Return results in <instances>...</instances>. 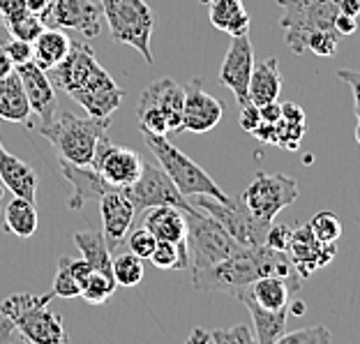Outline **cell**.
I'll return each instance as SVG.
<instances>
[{
  "instance_id": "1",
  "label": "cell",
  "mask_w": 360,
  "mask_h": 344,
  "mask_svg": "<svg viewBox=\"0 0 360 344\" xmlns=\"http://www.w3.org/2000/svg\"><path fill=\"white\" fill-rule=\"evenodd\" d=\"M53 293H12L0 302V312L10 319L14 331L26 342L32 344H63L68 342L63 317L53 310H49Z\"/></svg>"
},
{
  "instance_id": "2",
  "label": "cell",
  "mask_w": 360,
  "mask_h": 344,
  "mask_svg": "<svg viewBox=\"0 0 360 344\" xmlns=\"http://www.w3.org/2000/svg\"><path fill=\"white\" fill-rule=\"evenodd\" d=\"M111 118H95V116H77V113L65 111L51 122H44L39 127L49 144L53 146L60 160H68L72 165L86 167L93 162L97 144L109 132Z\"/></svg>"
},
{
  "instance_id": "3",
  "label": "cell",
  "mask_w": 360,
  "mask_h": 344,
  "mask_svg": "<svg viewBox=\"0 0 360 344\" xmlns=\"http://www.w3.org/2000/svg\"><path fill=\"white\" fill-rule=\"evenodd\" d=\"M141 134H143L146 146H148L150 153L155 155V160L160 162V167L167 171L169 178L174 180L183 196L206 194L219 201H224L229 196L194 160L187 158L183 151H178L176 146L169 141V136L150 134V132H141Z\"/></svg>"
},
{
  "instance_id": "4",
  "label": "cell",
  "mask_w": 360,
  "mask_h": 344,
  "mask_svg": "<svg viewBox=\"0 0 360 344\" xmlns=\"http://www.w3.org/2000/svg\"><path fill=\"white\" fill-rule=\"evenodd\" d=\"M282 7L280 26L291 53L307 51V37L316 30H335L340 0H277Z\"/></svg>"
},
{
  "instance_id": "5",
  "label": "cell",
  "mask_w": 360,
  "mask_h": 344,
  "mask_svg": "<svg viewBox=\"0 0 360 344\" xmlns=\"http://www.w3.org/2000/svg\"><path fill=\"white\" fill-rule=\"evenodd\" d=\"M183 102L185 88L176 84L174 79L162 77L153 81L141 93L136 106V118L141 132L169 136L171 132H180L183 120Z\"/></svg>"
},
{
  "instance_id": "6",
  "label": "cell",
  "mask_w": 360,
  "mask_h": 344,
  "mask_svg": "<svg viewBox=\"0 0 360 344\" xmlns=\"http://www.w3.org/2000/svg\"><path fill=\"white\" fill-rule=\"evenodd\" d=\"M100 5L111 37L120 44L136 49L143 60L153 65L150 37L155 30V14L148 3L146 0H102Z\"/></svg>"
},
{
  "instance_id": "7",
  "label": "cell",
  "mask_w": 360,
  "mask_h": 344,
  "mask_svg": "<svg viewBox=\"0 0 360 344\" xmlns=\"http://www.w3.org/2000/svg\"><path fill=\"white\" fill-rule=\"evenodd\" d=\"M185 219H187L185 243H187V252H190L192 273H199V270L215 266L229 255H233L236 250L243 248L212 215H203V212L190 206L185 210Z\"/></svg>"
},
{
  "instance_id": "8",
  "label": "cell",
  "mask_w": 360,
  "mask_h": 344,
  "mask_svg": "<svg viewBox=\"0 0 360 344\" xmlns=\"http://www.w3.org/2000/svg\"><path fill=\"white\" fill-rule=\"evenodd\" d=\"M259 277H264L259 248H240L233 255L219 261V264L199 270V273H192V284L194 289L206 293H231V296H238L243 289H248Z\"/></svg>"
},
{
  "instance_id": "9",
  "label": "cell",
  "mask_w": 360,
  "mask_h": 344,
  "mask_svg": "<svg viewBox=\"0 0 360 344\" xmlns=\"http://www.w3.org/2000/svg\"><path fill=\"white\" fill-rule=\"evenodd\" d=\"M196 208L206 210L208 215H212L222 224L231 238L243 245V248H259V245H266L268 238V229L273 222H264L259 219L255 212L248 208V203L243 201V196H226L224 201L212 199L206 194H196L192 196Z\"/></svg>"
},
{
  "instance_id": "10",
  "label": "cell",
  "mask_w": 360,
  "mask_h": 344,
  "mask_svg": "<svg viewBox=\"0 0 360 344\" xmlns=\"http://www.w3.org/2000/svg\"><path fill=\"white\" fill-rule=\"evenodd\" d=\"M300 187L291 176L284 174H264L259 171L250 187L240 196L248 208L264 222H275L280 212L298 199Z\"/></svg>"
},
{
  "instance_id": "11",
  "label": "cell",
  "mask_w": 360,
  "mask_h": 344,
  "mask_svg": "<svg viewBox=\"0 0 360 344\" xmlns=\"http://www.w3.org/2000/svg\"><path fill=\"white\" fill-rule=\"evenodd\" d=\"M122 192L132 201L136 212H143L153 206H176L183 210L190 208L187 196L180 194V190L176 187L174 180L169 178L167 171L158 165H153V162H143L141 176Z\"/></svg>"
},
{
  "instance_id": "12",
  "label": "cell",
  "mask_w": 360,
  "mask_h": 344,
  "mask_svg": "<svg viewBox=\"0 0 360 344\" xmlns=\"http://www.w3.org/2000/svg\"><path fill=\"white\" fill-rule=\"evenodd\" d=\"M90 167H93L113 190H125V187H129L141 176L143 158L132 148H125V146L109 141V136L104 134L100 139V144H97L95 158L90 162Z\"/></svg>"
},
{
  "instance_id": "13",
  "label": "cell",
  "mask_w": 360,
  "mask_h": 344,
  "mask_svg": "<svg viewBox=\"0 0 360 344\" xmlns=\"http://www.w3.org/2000/svg\"><path fill=\"white\" fill-rule=\"evenodd\" d=\"M70 97L84 106L88 111V116L111 118V113L120 106L125 93H122V88L113 81L109 72L97 63L95 68L90 70V75L72 90Z\"/></svg>"
},
{
  "instance_id": "14",
  "label": "cell",
  "mask_w": 360,
  "mask_h": 344,
  "mask_svg": "<svg viewBox=\"0 0 360 344\" xmlns=\"http://www.w3.org/2000/svg\"><path fill=\"white\" fill-rule=\"evenodd\" d=\"M42 21L51 28L79 30L86 37H97L102 32V5H97V0H53Z\"/></svg>"
},
{
  "instance_id": "15",
  "label": "cell",
  "mask_w": 360,
  "mask_h": 344,
  "mask_svg": "<svg viewBox=\"0 0 360 344\" xmlns=\"http://www.w3.org/2000/svg\"><path fill=\"white\" fill-rule=\"evenodd\" d=\"M252 70H255V49H252L250 32L248 35H236L224 56L222 68H219V84L236 95L238 106L250 102L248 86H250Z\"/></svg>"
},
{
  "instance_id": "16",
  "label": "cell",
  "mask_w": 360,
  "mask_h": 344,
  "mask_svg": "<svg viewBox=\"0 0 360 344\" xmlns=\"http://www.w3.org/2000/svg\"><path fill=\"white\" fill-rule=\"evenodd\" d=\"M222 113H224L222 102L203 90L201 79H192L185 88L180 132H194V134L210 132V129H215L219 125Z\"/></svg>"
},
{
  "instance_id": "17",
  "label": "cell",
  "mask_w": 360,
  "mask_h": 344,
  "mask_svg": "<svg viewBox=\"0 0 360 344\" xmlns=\"http://www.w3.org/2000/svg\"><path fill=\"white\" fill-rule=\"evenodd\" d=\"M286 255L293 261L298 275L305 280L314 273V270L323 268L326 264H330L338 255V245L335 243H321L312 234V229L307 224H302L298 229H291V238L286 245Z\"/></svg>"
},
{
  "instance_id": "18",
  "label": "cell",
  "mask_w": 360,
  "mask_h": 344,
  "mask_svg": "<svg viewBox=\"0 0 360 344\" xmlns=\"http://www.w3.org/2000/svg\"><path fill=\"white\" fill-rule=\"evenodd\" d=\"M100 215H102V234L109 250H118L125 243L129 229H132L136 210L132 201L122 190H109L100 196Z\"/></svg>"
},
{
  "instance_id": "19",
  "label": "cell",
  "mask_w": 360,
  "mask_h": 344,
  "mask_svg": "<svg viewBox=\"0 0 360 344\" xmlns=\"http://www.w3.org/2000/svg\"><path fill=\"white\" fill-rule=\"evenodd\" d=\"M16 75H19L23 90H26V97H28V104L32 113H37L39 120L44 122H51L53 120V113H56V86L51 84L46 72L39 68L35 60L30 63H23L16 68Z\"/></svg>"
},
{
  "instance_id": "20",
  "label": "cell",
  "mask_w": 360,
  "mask_h": 344,
  "mask_svg": "<svg viewBox=\"0 0 360 344\" xmlns=\"http://www.w3.org/2000/svg\"><path fill=\"white\" fill-rule=\"evenodd\" d=\"M60 171H63L65 180L75 187V192H72L70 201H68V206L72 210H81L88 201H100V196L104 192L113 190V187L106 183V180L90 165L79 167V165H72L68 160H60Z\"/></svg>"
},
{
  "instance_id": "21",
  "label": "cell",
  "mask_w": 360,
  "mask_h": 344,
  "mask_svg": "<svg viewBox=\"0 0 360 344\" xmlns=\"http://www.w3.org/2000/svg\"><path fill=\"white\" fill-rule=\"evenodd\" d=\"M236 298L243 300L245 307L250 310L252 324H255V340L259 344H277V340L286 333V317H289V307L266 310V307H261L245 289Z\"/></svg>"
},
{
  "instance_id": "22",
  "label": "cell",
  "mask_w": 360,
  "mask_h": 344,
  "mask_svg": "<svg viewBox=\"0 0 360 344\" xmlns=\"http://www.w3.org/2000/svg\"><path fill=\"white\" fill-rule=\"evenodd\" d=\"M0 183L14 196L35 201L37 199V174L16 155L0 148Z\"/></svg>"
},
{
  "instance_id": "23",
  "label": "cell",
  "mask_w": 360,
  "mask_h": 344,
  "mask_svg": "<svg viewBox=\"0 0 360 344\" xmlns=\"http://www.w3.org/2000/svg\"><path fill=\"white\" fill-rule=\"evenodd\" d=\"M143 227L155 236L158 241L169 243H183L187 236V219L185 210L176 206H153L143 210Z\"/></svg>"
},
{
  "instance_id": "24",
  "label": "cell",
  "mask_w": 360,
  "mask_h": 344,
  "mask_svg": "<svg viewBox=\"0 0 360 344\" xmlns=\"http://www.w3.org/2000/svg\"><path fill=\"white\" fill-rule=\"evenodd\" d=\"M32 109L28 104L26 90L16 72L7 77H0V118L7 122H19V125L30 127Z\"/></svg>"
},
{
  "instance_id": "25",
  "label": "cell",
  "mask_w": 360,
  "mask_h": 344,
  "mask_svg": "<svg viewBox=\"0 0 360 344\" xmlns=\"http://www.w3.org/2000/svg\"><path fill=\"white\" fill-rule=\"evenodd\" d=\"M282 90V72L277 58H268L264 63H255L252 70L250 86H248V100L257 106H264L268 102H275Z\"/></svg>"
},
{
  "instance_id": "26",
  "label": "cell",
  "mask_w": 360,
  "mask_h": 344,
  "mask_svg": "<svg viewBox=\"0 0 360 344\" xmlns=\"http://www.w3.org/2000/svg\"><path fill=\"white\" fill-rule=\"evenodd\" d=\"M72 39L65 35L63 28L46 26L32 42V60H35L44 72H51L58 68L65 56L70 53Z\"/></svg>"
},
{
  "instance_id": "27",
  "label": "cell",
  "mask_w": 360,
  "mask_h": 344,
  "mask_svg": "<svg viewBox=\"0 0 360 344\" xmlns=\"http://www.w3.org/2000/svg\"><path fill=\"white\" fill-rule=\"evenodd\" d=\"M208 16L212 26L229 32L231 37L250 32V14L243 0H210Z\"/></svg>"
},
{
  "instance_id": "28",
  "label": "cell",
  "mask_w": 360,
  "mask_h": 344,
  "mask_svg": "<svg viewBox=\"0 0 360 344\" xmlns=\"http://www.w3.org/2000/svg\"><path fill=\"white\" fill-rule=\"evenodd\" d=\"M245 291H248L261 307L282 310V307H289L291 296L293 293H298V286H293L291 282L282 280V277L266 275V277H259V280L252 282Z\"/></svg>"
},
{
  "instance_id": "29",
  "label": "cell",
  "mask_w": 360,
  "mask_h": 344,
  "mask_svg": "<svg viewBox=\"0 0 360 344\" xmlns=\"http://www.w3.org/2000/svg\"><path fill=\"white\" fill-rule=\"evenodd\" d=\"M90 264L81 257V259H72V257H60L58 261V273H56V280L51 286V293L58 298H77L81 296V284L90 273Z\"/></svg>"
},
{
  "instance_id": "30",
  "label": "cell",
  "mask_w": 360,
  "mask_h": 344,
  "mask_svg": "<svg viewBox=\"0 0 360 344\" xmlns=\"http://www.w3.org/2000/svg\"><path fill=\"white\" fill-rule=\"evenodd\" d=\"M3 222H5L7 231L19 236V238H30V236H35V231H37V206H35V201L14 196L3 210Z\"/></svg>"
},
{
  "instance_id": "31",
  "label": "cell",
  "mask_w": 360,
  "mask_h": 344,
  "mask_svg": "<svg viewBox=\"0 0 360 344\" xmlns=\"http://www.w3.org/2000/svg\"><path fill=\"white\" fill-rule=\"evenodd\" d=\"M75 243L90 268L100 270V273L113 275V259H111V250L106 245V238L102 231H79L75 236Z\"/></svg>"
},
{
  "instance_id": "32",
  "label": "cell",
  "mask_w": 360,
  "mask_h": 344,
  "mask_svg": "<svg viewBox=\"0 0 360 344\" xmlns=\"http://www.w3.org/2000/svg\"><path fill=\"white\" fill-rule=\"evenodd\" d=\"M150 261L155 268L160 270H190V252H187V243H169L158 241L155 245Z\"/></svg>"
},
{
  "instance_id": "33",
  "label": "cell",
  "mask_w": 360,
  "mask_h": 344,
  "mask_svg": "<svg viewBox=\"0 0 360 344\" xmlns=\"http://www.w3.org/2000/svg\"><path fill=\"white\" fill-rule=\"evenodd\" d=\"M116 280L113 275L100 273V270H90L88 277L81 284V298L90 305H102V302L109 300L113 293H116Z\"/></svg>"
},
{
  "instance_id": "34",
  "label": "cell",
  "mask_w": 360,
  "mask_h": 344,
  "mask_svg": "<svg viewBox=\"0 0 360 344\" xmlns=\"http://www.w3.org/2000/svg\"><path fill=\"white\" fill-rule=\"evenodd\" d=\"M143 259L136 257L134 252H122L113 259V280L118 286H136L143 280Z\"/></svg>"
},
{
  "instance_id": "35",
  "label": "cell",
  "mask_w": 360,
  "mask_h": 344,
  "mask_svg": "<svg viewBox=\"0 0 360 344\" xmlns=\"http://www.w3.org/2000/svg\"><path fill=\"white\" fill-rule=\"evenodd\" d=\"M307 227L312 229V234L316 236L321 243H338L342 236V222L338 215H333L330 210H321L309 219Z\"/></svg>"
},
{
  "instance_id": "36",
  "label": "cell",
  "mask_w": 360,
  "mask_h": 344,
  "mask_svg": "<svg viewBox=\"0 0 360 344\" xmlns=\"http://www.w3.org/2000/svg\"><path fill=\"white\" fill-rule=\"evenodd\" d=\"M305 129H307L305 122L280 118L275 122V146L286 151H296L300 146V139L305 136Z\"/></svg>"
},
{
  "instance_id": "37",
  "label": "cell",
  "mask_w": 360,
  "mask_h": 344,
  "mask_svg": "<svg viewBox=\"0 0 360 344\" xmlns=\"http://www.w3.org/2000/svg\"><path fill=\"white\" fill-rule=\"evenodd\" d=\"M255 344V331L245 324H236L231 329H215L208 331L206 344Z\"/></svg>"
},
{
  "instance_id": "38",
  "label": "cell",
  "mask_w": 360,
  "mask_h": 344,
  "mask_svg": "<svg viewBox=\"0 0 360 344\" xmlns=\"http://www.w3.org/2000/svg\"><path fill=\"white\" fill-rule=\"evenodd\" d=\"M46 26H44V21H42V16H37V14H32V12H26V14H21L14 23L7 26V32H10V37H19V39H28V42H35V37Z\"/></svg>"
},
{
  "instance_id": "39",
  "label": "cell",
  "mask_w": 360,
  "mask_h": 344,
  "mask_svg": "<svg viewBox=\"0 0 360 344\" xmlns=\"http://www.w3.org/2000/svg\"><path fill=\"white\" fill-rule=\"evenodd\" d=\"M333 340L330 331L326 326H307L302 331L284 333L277 344H328Z\"/></svg>"
},
{
  "instance_id": "40",
  "label": "cell",
  "mask_w": 360,
  "mask_h": 344,
  "mask_svg": "<svg viewBox=\"0 0 360 344\" xmlns=\"http://www.w3.org/2000/svg\"><path fill=\"white\" fill-rule=\"evenodd\" d=\"M338 44L340 35L335 30H316L307 37V51H312L314 56H323V58H330V56L338 53Z\"/></svg>"
},
{
  "instance_id": "41",
  "label": "cell",
  "mask_w": 360,
  "mask_h": 344,
  "mask_svg": "<svg viewBox=\"0 0 360 344\" xmlns=\"http://www.w3.org/2000/svg\"><path fill=\"white\" fill-rule=\"evenodd\" d=\"M155 245H158V238H155V236L146 227L134 229V231L127 234V248H129V252H134V255L141 257V259H150Z\"/></svg>"
},
{
  "instance_id": "42",
  "label": "cell",
  "mask_w": 360,
  "mask_h": 344,
  "mask_svg": "<svg viewBox=\"0 0 360 344\" xmlns=\"http://www.w3.org/2000/svg\"><path fill=\"white\" fill-rule=\"evenodd\" d=\"M338 79H342L354 93V109H356V141L360 146V72L358 70H340Z\"/></svg>"
},
{
  "instance_id": "43",
  "label": "cell",
  "mask_w": 360,
  "mask_h": 344,
  "mask_svg": "<svg viewBox=\"0 0 360 344\" xmlns=\"http://www.w3.org/2000/svg\"><path fill=\"white\" fill-rule=\"evenodd\" d=\"M3 46L7 49V53H10V58H12V63H14V68H19V65L32 60V42H28V39L10 37Z\"/></svg>"
},
{
  "instance_id": "44",
  "label": "cell",
  "mask_w": 360,
  "mask_h": 344,
  "mask_svg": "<svg viewBox=\"0 0 360 344\" xmlns=\"http://www.w3.org/2000/svg\"><path fill=\"white\" fill-rule=\"evenodd\" d=\"M289 238H291V227L270 224L266 245H270V248H275V250H284V252H286V245H289Z\"/></svg>"
},
{
  "instance_id": "45",
  "label": "cell",
  "mask_w": 360,
  "mask_h": 344,
  "mask_svg": "<svg viewBox=\"0 0 360 344\" xmlns=\"http://www.w3.org/2000/svg\"><path fill=\"white\" fill-rule=\"evenodd\" d=\"M26 12L28 10L19 3V0H0V23H3L5 28Z\"/></svg>"
},
{
  "instance_id": "46",
  "label": "cell",
  "mask_w": 360,
  "mask_h": 344,
  "mask_svg": "<svg viewBox=\"0 0 360 344\" xmlns=\"http://www.w3.org/2000/svg\"><path fill=\"white\" fill-rule=\"evenodd\" d=\"M238 122H240V127L245 129V132H255V129L259 127V122H261V111H259V106L257 104H252V102H248V104H243L240 106V118H238Z\"/></svg>"
},
{
  "instance_id": "47",
  "label": "cell",
  "mask_w": 360,
  "mask_h": 344,
  "mask_svg": "<svg viewBox=\"0 0 360 344\" xmlns=\"http://www.w3.org/2000/svg\"><path fill=\"white\" fill-rule=\"evenodd\" d=\"M356 30H358V16L340 12L338 19H335V32H338L340 37H347V35H354Z\"/></svg>"
},
{
  "instance_id": "48",
  "label": "cell",
  "mask_w": 360,
  "mask_h": 344,
  "mask_svg": "<svg viewBox=\"0 0 360 344\" xmlns=\"http://www.w3.org/2000/svg\"><path fill=\"white\" fill-rule=\"evenodd\" d=\"M259 111H261V120H264V122H277L282 118V104L277 100L259 106Z\"/></svg>"
},
{
  "instance_id": "49",
  "label": "cell",
  "mask_w": 360,
  "mask_h": 344,
  "mask_svg": "<svg viewBox=\"0 0 360 344\" xmlns=\"http://www.w3.org/2000/svg\"><path fill=\"white\" fill-rule=\"evenodd\" d=\"M19 3L26 7L28 12L37 14V16H44L49 12V7L53 5V0H19Z\"/></svg>"
},
{
  "instance_id": "50",
  "label": "cell",
  "mask_w": 360,
  "mask_h": 344,
  "mask_svg": "<svg viewBox=\"0 0 360 344\" xmlns=\"http://www.w3.org/2000/svg\"><path fill=\"white\" fill-rule=\"evenodd\" d=\"M16 68H14V63L10 58V53H7V49L0 44V77H7V75H12Z\"/></svg>"
},
{
  "instance_id": "51",
  "label": "cell",
  "mask_w": 360,
  "mask_h": 344,
  "mask_svg": "<svg viewBox=\"0 0 360 344\" xmlns=\"http://www.w3.org/2000/svg\"><path fill=\"white\" fill-rule=\"evenodd\" d=\"M340 10L345 14L358 16L360 14V0H340Z\"/></svg>"
},
{
  "instance_id": "52",
  "label": "cell",
  "mask_w": 360,
  "mask_h": 344,
  "mask_svg": "<svg viewBox=\"0 0 360 344\" xmlns=\"http://www.w3.org/2000/svg\"><path fill=\"white\" fill-rule=\"evenodd\" d=\"M289 314H302L305 312V302L302 300H293V302H289Z\"/></svg>"
},
{
  "instance_id": "53",
  "label": "cell",
  "mask_w": 360,
  "mask_h": 344,
  "mask_svg": "<svg viewBox=\"0 0 360 344\" xmlns=\"http://www.w3.org/2000/svg\"><path fill=\"white\" fill-rule=\"evenodd\" d=\"M201 3H203V5H208V3H210V0H201Z\"/></svg>"
},
{
  "instance_id": "54",
  "label": "cell",
  "mask_w": 360,
  "mask_h": 344,
  "mask_svg": "<svg viewBox=\"0 0 360 344\" xmlns=\"http://www.w3.org/2000/svg\"><path fill=\"white\" fill-rule=\"evenodd\" d=\"M0 217H3V212H0Z\"/></svg>"
},
{
  "instance_id": "55",
  "label": "cell",
  "mask_w": 360,
  "mask_h": 344,
  "mask_svg": "<svg viewBox=\"0 0 360 344\" xmlns=\"http://www.w3.org/2000/svg\"><path fill=\"white\" fill-rule=\"evenodd\" d=\"M0 148H3V146H0Z\"/></svg>"
}]
</instances>
